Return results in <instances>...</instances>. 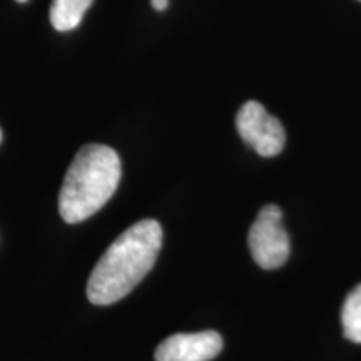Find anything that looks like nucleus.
I'll return each instance as SVG.
<instances>
[{
  "instance_id": "nucleus-1",
  "label": "nucleus",
  "mask_w": 361,
  "mask_h": 361,
  "mask_svg": "<svg viewBox=\"0 0 361 361\" xmlns=\"http://www.w3.org/2000/svg\"><path fill=\"white\" fill-rule=\"evenodd\" d=\"M162 247V228L142 219L126 229L94 266L87 281V300L96 306L114 305L147 276Z\"/></svg>"
},
{
  "instance_id": "nucleus-2",
  "label": "nucleus",
  "mask_w": 361,
  "mask_h": 361,
  "mask_svg": "<svg viewBox=\"0 0 361 361\" xmlns=\"http://www.w3.org/2000/svg\"><path fill=\"white\" fill-rule=\"evenodd\" d=\"M121 174V157L112 147L87 144L79 149L59 192L61 218L78 224L96 214L114 196Z\"/></svg>"
},
{
  "instance_id": "nucleus-3",
  "label": "nucleus",
  "mask_w": 361,
  "mask_h": 361,
  "mask_svg": "<svg viewBox=\"0 0 361 361\" xmlns=\"http://www.w3.org/2000/svg\"><path fill=\"white\" fill-rule=\"evenodd\" d=\"M251 255L263 269H276L290 256V236L283 226V211L276 204L259 209L247 236Z\"/></svg>"
},
{
  "instance_id": "nucleus-4",
  "label": "nucleus",
  "mask_w": 361,
  "mask_h": 361,
  "mask_svg": "<svg viewBox=\"0 0 361 361\" xmlns=\"http://www.w3.org/2000/svg\"><path fill=\"white\" fill-rule=\"evenodd\" d=\"M241 139L263 157L278 156L284 149L286 134L283 124L256 101L243 104L236 116Z\"/></svg>"
},
{
  "instance_id": "nucleus-5",
  "label": "nucleus",
  "mask_w": 361,
  "mask_h": 361,
  "mask_svg": "<svg viewBox=\"0 0 361 361\" xmlns=\"http://www.w3.org/2000/svg\"><path fill=\"white\" fill-rule=\"evenodd\" d=\"M223 350L218 331L178 333L166 338L156 348V361H211Z\"/></svg>"
},
{
  "instance_id": "nucleus-6",
  "label": "nucleus",
  "mask_w": 361,
  "mask_h": 361,
  "mask_svg": "<svg viewBox=\"0 0 361 361\" xmlns=\"http://www.w3.org/2000/svg\"><path fill=\"white\" fill-rule=\"evenodd\" d=\"M94 0H52L51 24L59 32H69L79 27L84 13Z\"/></svg>"
},
{
  "instance_id": "nucleus-7",
  "label": "nucleus",
  "mask_w": 361,
  "mask_h": 361,
  "mask_svg": "<svg viewBox=\"0 0 361 361\" xmlns=\"http://www.w3.org/2000/svg\"><path fill=\"white\" fill-rule=\"evenodd\" d=\"M341 323L345 338L361 343V284L346 296L341 310Z\"/></svg>"
},
{
  "instance_id": "nucleus-8",
  "label": "nucleus",
  "mask_w": 361,
  "mask_h": 361,
  "mask_svg": "<svg viewBox=\"0 0 361 361\" xmlns=\"http://www.w3.org/2000/svg\"><path fill=\"white\" fill-rule=\"evenodd\" d=\"M151 6L152 8H156L157 12H162L169 7V0H151Z\"/></svg>"
},
{
  "instance_id": "nucleus-9",
  "label": "nucleus",
  "mask_w": 361,
  "mask_h": 361,
  "mask_svg": "<svg viewBox=\"0 0 361 361\" xmlns=\"http://www.w3.org/2000/svg\"><path fill=\"white\" fill-rule=\"evenodd\" d=\"M17 2H20V4H22V2H27V0H17Z\"/></svg>"
},
{
  "instance_id": "nucleus-10",
  "label": "nucleus",
  "mask_w": 361,
  "mask_h": 361,
  "mask_svg": "<svg viewBox=\"0 0 361 361\" xmlns=\"http://www.w3.org/2000/svg\"><path fill=\"white\" fill-rule=\"evenodd\" d=\"M0 141H2V130H0Z\"/></svg>"
}]
</instances>
